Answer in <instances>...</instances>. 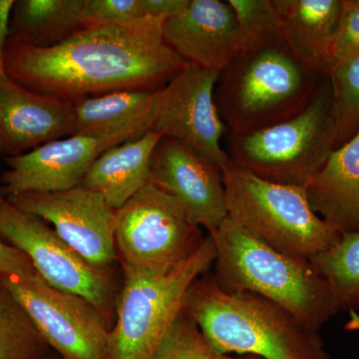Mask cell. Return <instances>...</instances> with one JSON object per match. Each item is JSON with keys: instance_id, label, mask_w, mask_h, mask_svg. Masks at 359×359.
<instances>
[{"instance_id": "cell-21", "label": "cell", "mask_w": 359, "mask_h": 359, "mask_svg": "<svg viewBox=\"0 0 359 359\" xmlns=\"http://www.w3.org/2000/svg\"><path fill=\"white\" fill-rule=\"evenodd\" d=\"M84 0H15L9 39L48 48L69 39L84 26Z\"/></svg>"}, {"instance_id": "cell-34", "label": "cell", "mask_w": 359, "mask_h": 359, "mask_svg": "<svg viewBox=\"0 0 359 359\" xmlns=\"http://www.w3.org/2000/svg\"><path fill=\"white\" fill-rule=\"evenodd\" d=\"M250 359V358H249Z\"/></svg>"}, {"instance_id": "cell-29", "label": "cell", "mask_w": 359, "mask_h": 359, "mask_svg": "<svg viewBox=\"0 0 359 359\" xmlns=\"http://www.w3.org/2000/svg\"><path fill=\"white\" fill-rule=\"evenodd\" d=\"M0 273L26 280L39 276L27 256L4 241H0Z\"/></svg>"}, {"instance_id": "cell-26", "label": "cell", "mask_w": 359, "mask_h": 359, "mask_svg": "<svg viewBox=\"0 0 359 359\" xmlns=\"http://www.w3.org/2000/svg\"><path fill=\"white\" fill-rule=\"evenodd\" d=\"M242 35V49L257 40L276 33L273 0H228Z\"/></svg>"}, {"instance_id": "cell-15", "label": "cell", "mask_w": 359, "mask_h": 359, "mask_svg": "<svg viewBox=\"0 0 359 359\" xmlns=\"http://www.w3.org/2000/svg\"><path fill=\"white\" fill-rule=\"evenodd\" d=\"M163 36L187 63L218 73L242 51V35L228 0H190L164 21Z\"/></svg>"}, {"instance_id": "cell-11", "label": "cell", "mask_w": 359, "mask_h": 359, "mask_svg": "<svg viewBox=\"0 0 359 359\" xmlns=\"http://www.w3.org/2000/svg\"><path fill=\"white\" fill-rule=\"evenodd\" d=\"M219 76L188 63L157 92L153 131L185 144L224 171L231 162L221 144L228 128L215 101Z\"/></svg>"}, {"instance_id": "cell-30", "label": "cell", "mask_w": 359, "mask_h": 359, "mask_svg": "<svg viewBox=\"0 0 359 359\" xmlns=\"http://www.w3.org/2000/svg\"><path fill=\"white\" fill-rule=\"evenodd\" d=\"M190 0H142L146 18H168L186 8Z\"/></svg>"}, {"instance_id": "cell-1", "label": "cell", "mask_w": 359, "mask_h": 359, "mask_svg": "<svg viewBox=\"0 0 359 359\" xmlns=\"http://www.w3.org/2000/svg\"><path fill=\"white\" fill-rule=\"evenodd\" d=\"M165 20L87 25L48 48L8 39L4 70L25 88L72 105L111 92H157L188 65L165 41Z\"/></svg>"}, {"instance_id": "cell-13", "label": "cell", "mask_w": 359, "mask_h": 359, "mask_svg": "<svg viewBox=\"0 0 359 359\" xmlns=\"http://www.w3.org/2000/svg\"><path fill=\"white\" fill-rule=\"evenodd\" d=\"M145 133L131 129L102 138L72 135L25 154L6 157L8 170L0 175V195L7 198L18 194L70 190L80 185L90 167L106 150Z\"/></svg>"}, {"instance_id": "cell-28", "label": "cell", "mask_w": 359, "mask_h": 359, "mask_svg": "<svg viewBox=\"0 0 359 359\" xmlns=\"http://www.w3.org/2000/svg\"><path fill=\"white\" fill-rule=\"evenodd\" d=\"M142 0H84L82 20L93 23H127L145 18Z\"/></svg>"}, {"instance_id": "cell-32", "label": "cell", "mask_w": 359, "mask_h": 359, "mask_svg": "<svg viewBox=\"0 0 359 359\" xmlns=\"http://www.w3.org/2000/svg\"><path fill=\"white\" fill-rule=\"evenodd\" d=\"M41 359H61V358H59L57 354H56L55 353H52V351H49V353H47L46 354H45L43 358H42Z\"/></svg>"}, {"instance_id": "cell-3", "label": "cell", "mask_w": 359, "mask_h": 359, "mask_svg": "<svg viewBox=\"0 0 359 359\" xmlns=\"http://www.w3.org/2000/svg\"><path fill=\"white\" fill-rule=\"evenodd\" d=\"M185 309L219 353L259 359H328L318 332L262 295L224 292L214 275L205 273L194 283Z\"/></svg>"}, {"instance_id": "cell-6", "label": "cell", "mask_w": 359, "mask_h": 359, "mask_svg": "<svg viewBox=\"0 0 359 359\" xmlns=\"http://www.w3.org/2000/svg\"><path fill=\"white\" fill-rule=\"evenodd\" d=\"M223 181L229 218L278 252L311 261L341 237L313 211L306 188L264 181L233 164Z\"/></svg>"}, {"instance_id": "cell-20", "label": "cell", "mask_w": 359, "mask_h": 359, "mask_svg": "<svg viewBox=\"0 0 359 359\" xmlns=\"http://www.w3.org/2000/svg\"><path fill=\"white\" fill-rule=\"evenodd\" d=\"M157 92L116 91L75 103L74 135L102 138L126 130L151 131Z\"/></svg>"}, {"instance_id": "cell-7", "label": "cell", "mask_w": 359, "mask_h": 359, "mask_svg": "<svg viewBox=\"0 0 359 359\" xmlns=\"http://www.w3.org/2000/svg\"><path fill=\"white\" fill-rule=\"evenodd\" d=\"M216 259L208 233L195 252L168 273L123 269L117 320L110 332L111 359H153L180 313L194 283Z\"/></svg>"}, {"instance_id": "cell-12", "label": "cell", "mask_w": 359, "mask_h": 359, "mask_svg": "<svg viewBox=\"0 0 359 359\" xmlns=\"http://www.w3.org/2000/svg\"><path fill=\"white\" fill-rule=\"evenodd\" d=\"M16 208L35 215L89 266L110 271L118 259L116 210L102 195L82 186L53 193H25L7 197Z\"/></svg>"}, {"instance_id": "cell-14", "label": "cell", "mask_w": 359, "mask_h": 359, "mask_svg": "<svg viewBox=\"0 0 359 359\" xmlns=\"http://www.w3.org/2000/svg\"><path fill=\"white\" fill-rule=\"evenodd\" d=\"M150 182L178 199L209 233L228 218L223 171L185 144L160 139L151 158Z\"/></svg>"}, {"instance_id": "cell-24", "label": "cell", "mask_w": 359, "mask_h": 359, "mask_svg": "<svg viewBox=\"0 0 359 359\" xmlns=\"http://www.w3.org/2000/svg\"><path fill=\"white\" fill-rule=\"evenodd\" d=\"M327 76L337 125V149L359 132V54L330 68Z\"/></svg>"}, {"instance_id": "cell-33", "label": "cell", "mask_w": 359, "mask_h": 359, "mask_svg": "<svg viewBox=\"0 0 359 359\" xmlns=\"http://www.w3.org/2000/svg\"><path fill=\"white\" fill-rule=\"evenodd\" d=\"M250 359H259V358H250Z\"/></svg>"}, {"instance_id": "cell-16", "label": "cell", "mask_w": 359, "mask_h": 359, "mask_svg": "<svg viewBox=\"0 0 359 359\" xmlns=\"http://www.w3.org/2000/svg\"><path fill=\"white\" fill-rule=\"evenodd\" d=\"M74 131L72 104L25 88L0 65V154H25Z\"/></svg>"}, {"instance_id": "cell-22", "label": "cell", "mask_w": 359, "mask_h": 359, "mask_svg": "<svg viewBox=\"0 0 359 359\" xmlns=\"http://www.w3.org/2000/svg\"><path fill=\"white\" fill-rule=\"evenodd\" d=\"M311 262L330 285L339 311L359 308V231L342 233Z\"/></svg>"}, {"instance_id": "cell-17", "label": "cell", "mask_w": 359, "mask_h": 359, "mask_svg": "<svg viewBox=\"0 0 359 359\" xmlns=\"http://www.w3.org/2000/svg\"><path fill=\"white\" fill-rule=\"evenodd\" d=\"M306 191L321 219L341 233L359 231V132L334 149Z\"/></svg>"}, {"instance_id": "cell-5", "label": "cell", "mask_w": 359, "mask_h": 359, "mask_svg": "<svg viewBox=\"0 0 359 359\" xmlns=\"http://www.w3.org/2000/svg\"><path fill=\"white\" fill-rule=\"evenodd\" d=\"M226 135V151L233 166L264 181L306 188L337 142L327 76L299 114L250 133Z\"/></svg>"}, {"instance_id": "cell-25", "label": "cell", "mask_w": 359, "mask_h": 359, "mask_svg": "<svg viewBox=\"0 0 359 359\" xmlns=\"http://www.w3.org/2000/svg\"><path fill=\"white\" fill-rule=\"evenodd\" d=\"M153 359H249L233 358L217 351L207 341L185 308L175 321Z\"/></svg>"}, {"instance_id": "cell-27", "label": "cell", "mask_w": 359, "mask_h": 359, "mask_svg": "<svg viewBox=\"0 0 359 359\" xmlns=\"http://www.w3.org/2000/svg\"><path fill=\"white\" fill-rule=\"evenodd\" d=\"M358 54L359 0H342L339 27L328 51L327 71Z\"/></svg>"}, {"instance_id": "cell-4", "label": "cell", "mask_w": 359, "mask_h": 359, "mask_svg": "<svg viewBox=\"0 0 359 359\" xmlns=\"http://www.w3.org/2000/svg\"><path fill=\"white\" fill-rule=\"evenodd\" d=\"M209 235L215 280L224 292L262 295L316 332L339 311L330 285L309 259L278 252L229 217Z\"/></svg>"}, {"instance_id": "cell-2", "label": "cell", "mask_w": 359, "mask_h": 359, "mask_svg": "<svg viewBox=\"0 0 359 359\" xmlns=\"http://www.w3.org/2000/svg\"><path fill=\"white\" fill-rule=\"evenodd\" d=\"M325 76L273 33L245 46L219 73L215 101L228 133H250L299 114Z\"/></svg>"}, {"instance_id": "cell-10", "label": "cell", "mask_w": 359, "mask_h": 359, "mask_svg": "<svg viewBox=\"0 0 359 359\" xmlns=\"http://www.w3.org/2000/svg\"><path fill=\"white\" fill-rule=\"evenodd\" d=\"M0 238L22 252L39 275L55 289L83 297L106 316L115 287L110 271L89 266L46 222L0 195Z\"/></svg>"}, {"instance_id": "cell-8", "label": "cell", "mask_w": 359, "mask_h": 359, "mask_svg": "<svg viewBox=\"0 0 359 359\" xmlns=\"http://www.w3.org/2000/svg\"><path fill=\"white\" fill-rule=\"evenodd\" d=\"M204 238L183 204L151 182L116 210V250L123 269L168 273Z\"/></svg>"}, {"instance_id": "cell-19", "label": "cell", "mask_w": 359, "mask_h": 359, "mask_svg": "<svg viewBox=\"0 0 359 359\" xmlns=\"http://www.w3.org/2000/svg\"><path fill=\"white\" fill-rule=\"evenodd\" d=\"M161 138L151 130L108 149L92 164L79 186L100 194L112 209H119L150 182L151 158Z\"/></svg>"}, {"instance_id": "cell-23", "label": "cell", "mask_w": 359, "mask_h": 359, "mask_svg": "<svg viewBox=\"0 0 359 359\" xmlns=\"http://www.w3.org/2000/svg\"><path fill=\"white\" fill-rule=\"evenodd\" d=\"M50 351L25 309L0 280V359H41Z\"/></svg>"}, {"instance_id": "cell-9", "label": "cell", "mask_w": 359, "mask_h": 359, "mask_svg": "<svg viewBox=\"0 0 359 359\" xmlns=\"http://www.w3.org/2000/svg\"><path fill=\"white\" fill-rule=\"evenodd\" d=\"M0 280L59 358L111 359L107 316L93 304L51 287L40 276L26 280L0 273Z\"/></svg>"}, {"instance_id": "cell-18", "label": "cell", "mask_w": 359, "mask_h": 359, "mask_svg": "<svg viewBox=\"0 0 359 359\" xmlns=\"http://www.w3.org/2000/svg\"><path fill=\"white\" fill-rule=\"evenodd\" d=\"M276 33L302 61L327 74L342 0H273Z\"/></svg>"}, {"instance_id": "cell-31", "label": "cell", "mask_w": 359, "mask_h": 359, "mask_svg": "<svg viewBox=\"0 0 359 359\" xmlns=\"http://www.w3.org/2000/svg\"><path fill=\"white\" fill-rule=\"evenodd\" d=\"M15 0H0V65H4V52L9 39V22Z\"/></svg>"}]
</instances>
